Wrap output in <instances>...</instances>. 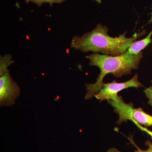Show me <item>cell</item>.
<instances>
[{"instance_id":"8992f818","label":"cell","mask_w":152,"mask_h":152,"mask_svg":"<svg viewBox=\"0 0 152 152\" xmlns=\"http://www.w3.org/2000/svg\"><path fill=\"white\" fill-rule=\"evenodd\" d=\"M152 31L146 37L141 40L134 42L129 47L126 51L132 54L137 55L142 52V51L149 45L152 42L151 37Z\"/></svg>"},{"instance_id":"30bf717a","label":"cell","mask_w":152,"mask_h":152,"mask_svg":"<svg viewBox=\"0 0 152 152\" xmlns=\"http://www.w3.org/2000/svg\"><path fill=\"white\" fill-rule=\"evenodd\" d=\"M144 92L147 97L148 99V104L152 107V86L145 89Z\"/></svg>"},{"instance_id":"8fae6325","label":"cell","mask_w":152,"mask_h":152,"mask_svg":"<svg viewBox=\"0 0 152 152\" xmlns=\"http://www.w3.org/2000/svg\"><path fill=\"white\" fill-rule=\"evenodd\" d=\"M136 126L140 128L141 130L144 131L145 132L147 133V134H148L149 135L151 136V138H152V131L149 130L148 129L144 127L141 125H139V124H137V123H134Z\"/></svg>"},{"instance_id":"4fadbf2b","label":"cell","mask_w":152,"mask_h":152,"mask_svg":"<svg viewBox=\"0 0 152 152\" xmlns=\"http://www.w3.org/2000/svg\"><path fill=\"white\" fill-rule=\"evenodd\" d=\"M150 15H151V18L150 19V21L148 22V23H152V12H151V13L150 14Z\"/></svg>"},{"instance_id":"6da1fadb","label":"cell","mask_w":152,"mask_h":152,"mask_svg":"<svg viewBox=\"0 0 152 152\" xmlns=\"http://www.w3.org/2000/svg\"><path fill=\"white\" fill-rule=\"evenodd\" d=\"M106 26L98 24L92 31L81 37L75 36L72 38L71 47L83 53L92 52L104 55L118 56L126 51L131 45L141 36L145 35V30L136 33L131 38L126 37V32L118 37H113L108 35Z\"/></svg>"},{"instance_id":"ba28073f","label":"cell","mask_w":152,"mask_h":152,"mask_svg":"<svg viewBox=\"0 0 152 152\" xmlns=\"http://www.w3.org/2000/svg\"><path fill=\"white\" fill-rule=\"evenodd\" d=\"M128 139L129 140L130 142L132 144L135 148L136 150H135V152H152V142L151 141L149 140H148L145 142L146 145L148 147V148L146 150H142L139 148L133 140L132 136H130L128 137ZM152 141V138H151Z\"/></svg>"},{"instance_id":"7c38bea8","label":"cell","mask_w":152,"mask_h":152,"mask_svg":"<svg viewBox=\"0 0 152 152\" xmlns=\"http://www.w3.org/2000/svg\"><path fill=\"white\" fill-rule=\"evenodd\" d=\"M106 152H122L116 148H113L109 149Z\"/></svg>"},{"instance_id":"7a4b0ae2","label":"cell","mask_w":152,"mask_h":152,"mask_svg":"<svg viewBox=\"0 0 152 152\" xmlns=\"http://www.w3.org/2000/svg\"><path fill=\"white\" fill-rule=\"evenodd\" d=\"M142 53V52L134 55L126 51L118 56L94 53L86 56V58L89 60L90 65L98 67L100 73L95 83L86 85L87 93L85 99H90L100 91L104 84L103 80L107 75L111 74L119 78L132 74V70L137 69Z\"/></svg>"},{"instance_id":"5bb4252c","label":"cell","mask_w":152,"mask_h":152,"mask_svg":"<svg viewBox=\"0 0 152 152\" xmlns=\"http://www.w3.org/2000/svg\"><path fill=\"white\" fill-rule=\"evenodd\" d=\"M151 82H152V80L151 81Z\"/></svg>"},{"instance_id":"3957f363","label":"cell","mask_w":152,"mask_h":152,"mask_svg":"<svg viewBox=\"0 0 152 152\" xmlns=\"http://www.w3.org/2000/svg\"><path fill=\"white\" fill-rule=\"evenodd\" d=\"M142 86V83L139 81L137 74H135L132 78L124 83H117L114 80L112 83H104L102 88L95 97L101 102L105 100H115L119 96L118 93L122 90L131 87L137 88Z\"/></svg>"},{"instance_id":"277c9868","label":"cell","mask_w":152,"mask_h":152,"mask_svg":"<svg viewBox=\"0 0 152 152\" xmlns=\"http://www.w3.org/2000/svg\"><path fill=\"white\" fill-rule=\"evenodd\" d=\"M20 89L8 72L0 77L1 106H10L15 104L19 96Z\"/></svg>"},{"instance_id":"9c48e42d","label":"cell","mask_w":152,"mask_h":152,"mask_svg":"<svg viewBox=\"0 0 152 152\" xmlns=\"http://www.w3.org/2000/svg\"><path fill=\"white\" fill-rule=\"evenodd\" d=\"M26 2H32L36 4L39 7H40L43 4L48 3L50 4L51 7H52L54 4H61L64 2L66 0H25Z\"/></svg>"},{"instance_id":"5b68a950","label":"cell","mask_w":152,"mask_h":152,"mask_svg":"<svg viewBox=\"0 0 152 152\" xmlns=\"http://www.w3.org/2000/svg\"><path fill=\"white\" fill-rule=\"evenodd\" d=\"M129 120L141 126L145 127L152 126V116L144 112L142 108L133 107L129 114Z\"/></svg>"},{"instance_id":"52a82bcc","label":"cell","mask_w":152,"mask_h":152,"mask_svg":"<svg viewBox=\"0 0 152 152\" xmlns=\"http://www.w3.org/2000/svg\"><path fill=\"white\" fill-rule=\"evenodd\" d=\"M12 56L10 54H7L0 57V75H4L9 72L8 67L15 63L12 59Z\"/></svg>"}]
</instances>
